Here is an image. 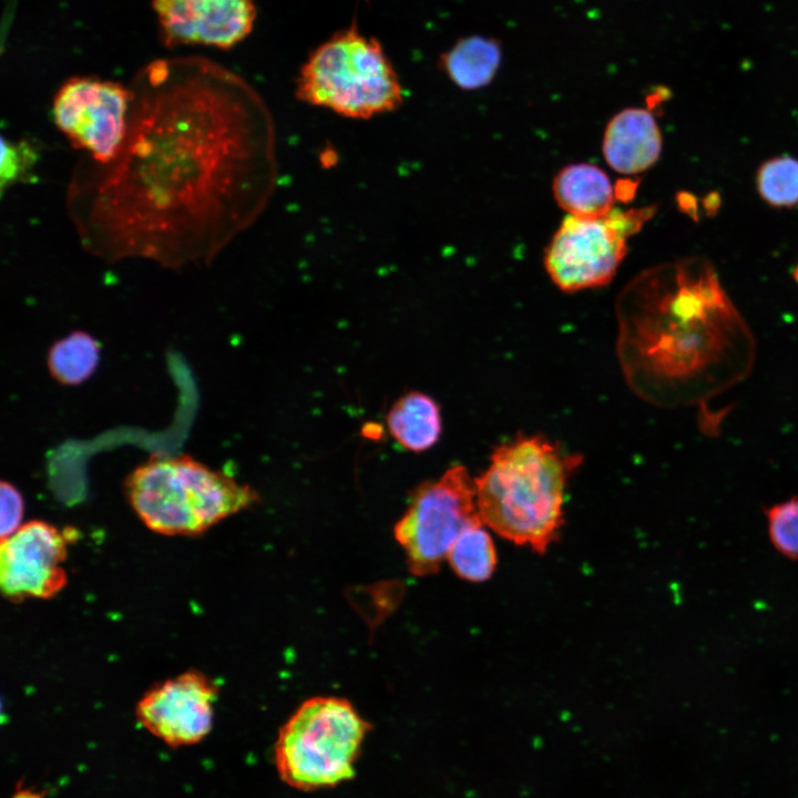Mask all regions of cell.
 I'll return each instance as SVG.
<instances>
[{
    "label": "cell",
    "mask_w": 798,
    "mask_h": 798,
    "mask_svg": "<svg viewBox=\"0 0 798 798\" xmlns=\"http://www.w3.org/2000/svg\"><path fill=\"white\" fill-rule=\"evenodd\" d=\"M74 532H62L44 521L22 524L1 540L0 585L11 601L50 598L66 584L63 563Z\"/></svg>",
    "instance_id": "10"
},
{
    "label": "cell",
    "mask_w": 798,
    "mask_h": 798,
    "mask_svg": "<svg viewBox=\"0 0 798 798\" xmlns=\"http://www.w3.org/2000/svg\"><path fill=\"white\" fill-rule=\"evenodd\" d=\"M125 495L141 521L170 536L201 534L258 500L248 485L187 454H154L125 479Z\"/></svg>",
    "instance_id": "4"
},
{
    "label": "cell",
    "mask_w": 798,
    "mask_h": 798,
    "mask_svg": "<svg viewBox=\"0 0 798 798\" xmlns=\"http://www.w3.org/2000/svg\"><path fill=\"white\" fill-rule=\"evenodd\" d=\"M296 95L345 117L366 120L398 109L402 88L381 44L354 23L309 54Z\"/></svg>",
    "instance_id": "5"
},
{
    "label": "cell",
    "mask_w": 798,
    "mask_h": 798,
    "mask_svg": "<svg viewBox=\"0 0 798 798\" xmlns=\"http://www.w3.org/2000/svg\"><path fill=\"white\" fill-rule=\"evenodd\" d=\"M217 692L204 673L187 671L150 688L139 700L135 715L167 746L193 745L212 729Z\"/></svg>",
    "instance_id": "11"
},
{
    "label": "cell",
    "mask_w": 798,
    "mask_h": 798,
    "mask_svg": "<svg viewBox=\"0 0 798 798\" xmlns=\"http://www.w3.org/2000/svg\"><path fill=\"white\" fill-rule=\"evenodd\" d=\"M162 43L231 49L252 31L254 0H153Z\"/></svg>",
    "instance_id": "12"
},
{
    "label": "cell",
    "mask_w": 798,
    "mask_h": 798,
    "mask_svg": "<svg viewBox=\"0 0 798 798\" xmlns=\"http://www.w3.org/2000/svg\"><path fill=\"white\" fill-rule=\"evenodd\" d=\"M655 213V206L620 209L598 217L567 215L544 250L552 282L572 293L608 284L627 250L626 241Z\"/></svg>",
    "instance_id": "7"
},
{
    "label": "cell",
    "mask_w": 798,
    "mask_h": 798,
    "mask_svg": "<svg viewBox=\"0 0 798 798\" xmlns=\"http://www.w3.org/2000/svg\"><path fill=\"white\" fill-rule=\"evenodd\" d=\"M100 351L101 346L92 336L83 331H73L50 348L49 371L62 385H80L98 367Z\"/></svg>",
    "instance_id": "17"
},
{
    "label": "cell",
    "mask_w": 798,
    "mask_h": 798,
    "mask_svg": "<svg viewBox=\"0 0 798 798\" xmlns=\"http://www.w3.org/2000/svg\"><path fill=\"white\" fill-rule=\"evenodd\" d=\"M764 511L774 548L785 557L798 561V495Z\"/></svg>",
    "instance_id": "20"
},
{
    "label": "cell",
    "mask_w": 798,
    "mask_h": 798,
    "mask_svg": "<svg viewBox=\"0 0 798 798\" xmlns=\"http://www.w3.org/2000/svg\"><path fill=\"white\" fill-rule=\"evenodd\" d=\"M625 296L622 354L649 398L702 403L750 371L753 335L706 259L652 268Z\"/></svg>",
    "instance_id": "2"
},
{
    "label": "cell",
    "mask_w": 798,
    "mask_h": 798,
    "mask_svg": "<svg viewBox=\"0 0 798 798\" xmlns=\"http://www.w3.org/2000/svg\"><path fill=\"white\" fill-rule=\"evenodd\" d=\"M502 58V43L498 38L473 34L459 39L443 52L439 66L454 85L473 91L494 80Z\"/></svg>",
    "instance_id": "15"
},
{
    "label": "cell",
    "mask_w": 798,
    "mask_h": 798,
    "mask_svg": "<svg viewBox=\"0 0 798 798\" xmlns=\"http://www.w3.org/2000/svg\"><path fill=\"white\" fill-rule=\"evenodd\" d=\"M12 798H42V795L31 790L21 789L18 790Z\"/></svg>",
    "instance_id": "23"
},
{
    "label": "cell",
    "mask_w": 798,
    "mask_h": 798,
    "mask_svg": "<svg viewBox=\"0 0 798 798\" xmlns=\"http://www.w3.org/2000/svg\"><path fill=\"white\" fill-rule=\"evenodd\" d=\"M581 458L543 436L499 446L474 480L482 522L502 538L544 553L563 522L564 489Z\"/></svg>",
    "instance_id": "3"
},
{
    "label": "cell",
    "mask_w": 798,
    "mask_h": 798,
    "mask_svg": "<svg viewBox=\"0 0 798 798\" xmlns=\"http://www.w3.org/2000/svg\"><path fill=\"white\" fill-rule=\"evenodd\" d=\"M38 150L34 143L28 140L11 141L2 137L0 187L3 193L18 182H25L32 177V171L38 162Z\"/></svg>",
    "instance_id": "21"
},
{
    "label": "cell",
    "mask_w": 798,
    "mask_h": 798,
    "mask_svg": "<svg viewBox=\"0 0 798 798\" xmlns=\"http://www.w3.org/2000/svg\"><path fill=\"white\" fill-rule=\"evenodd\" d=\"M557 205L569 215L598 217L614 208L615 186L597 165L573 163L561 168L552 182Z\"/></svg>",
    "instance_id": "14"
},
{
    "label": "cell",
    "mask_w": 798,
    "mask_h": 798,
    "mask_svg": "<svg viewBox=\"0 0 798 798\" xmlns=\"http://www.w3.org/2000/svg\"><path fill=\"white\" fill-rule=\"evenodd\" d=\"M481 519L468 525L451 545L447 560L458 576L471 582L488 580L494 572L497 554Z\"/></svg>",
    "instance_id": "18"
},
{
    "label": "cell",
    "mask_w": 798,
    "mask_h": 798,
    "mask_svg": "<svg viewBox=\"0 0 798 798\" xmlns=\"http://www.w3.org/2000/svg\"><path fill=\"white\" fill-rule=\"evenodd\" d=\"M756 187L765 203L777 208L798 204V160L780 155L765 161L756 174Z\"/></svg>",
    "instance_id": "19"
},
{
    "label": "cell",
    "mask_w": 798,
    "mask_h": 798,
    "mask_svg": "<svg viewBox=\"0 0 798 798\" xmlns=\"http://www.w3.org/2000/svg\"><path fill=\"white\" fill-rule=\"evenodd\" d=\"M387 424L396 441L413 452L432 447L442 429L437 402L417 391L405 395L392 406L387 416Z\"/></svg>",
    "instance_id": "16"
},
{
    "label": "cell",
    "mask_w": 798,
    "mask_h": 798,
    "mask_svg": "<svg viewBox=\"0 0 798 798\" xmlns=\"http://www.w3.org/2000/svg\"><path fill=\"white\" fill-rule=\"evenodd\" d=\"M479 519L475 483L463 466L419 485L395 526L409 571L417 576L437 572L459 534Z\"/></svg>",
    "instance_id": "8"
},
{
    "label": "cell",
    "mask_w": 798,
    "mask_h": 798,
    "mask_svg": "<svg viewBox=\"0 0 798 798\" xmlns=\"http://www.w3.org/2000/svg\"><path fill=\"white\" fill-rule=\"evenodd\" d=\"M129 89L117 154L83 155L71 172L65 208L80 244L106 263L208 265L273 197L272 114L244 79L198 55L154 60Z\"/></svg>",
    "instance_id": "1"
},
{
    "label": "cell",
    "mask_w": 798,
    "mask_h": 798,
    "mask_svg": "<svg viewBox=\"0 0 798 798\" xmlns=\"http://www.w3.org/2000/svg\"><path fill=\"white\" fill-rule=\"evenodd\" d=\"M130 101L129 86L120 82L74 76L53 98V120L74 149L98 163H108L124 140Z\"/></svg>",
    "instance_id": "9"
},
{
    "label": "cell",
    "mask_w": 798,
    "mask_h": 798,
    "mask_svg": "<svg viewBox=\"0 0 798 798\" xmlns=\"http://www.w3.org/2000/svg\"><path fill=\"white\" fill-rule=\"evenodd\" d=\"M792 275H794L795 280H796L797 284H798V264H797V266L795 267V270H794V274H792Z\"/></svg>",
    "instance_id": "24"
},
{
    "label": "cell",
    "mask_w": 798,
    "mask_h": 798,
    "mask_svg": "<svg viewBox=\"0 0 798 798\" xmlns=\"http://www.w3.org/2000/svg\"><path fill=\"white\" fill-rule=\"evenodd\" d=\"M1 501V540L13 534L22 524L23 500L14 485L2 481L0 485Z\"/></svg>",
    "instance_id": "22"
},
{
    "label": "cell",
    "mask_w": 798,
    "mask_h": 798,
    "mask_svg": "<svg viewBox=\"0 0 798 798\" xmlns=\"http://www.w3.org/2000/svg\"><path fill=\"white\" fill-rule=\"evenodd\" d=\"M662 133L654 115L643 108H626L607 123L603 156L615 172L640 174L651 168L662 152Z\"/></svg>",
    "instance_id": "13"
},
{
    "label": "cell",
    "mask_w": 798,
    "mask_h": 798,
    "mask_svg": "<svg viewBox=\"0 0 798 798\" xmlns=\"http://www.w3.org/2000/svg\"><path fill=\"white\" fill-rule=\"evenodd\" d=\"M369 728L346 699H307L282 727L275 744V764L282 779L301 790L350 779Z\"/></svg>",
    "instance_id": "6"
}]
</instances>
